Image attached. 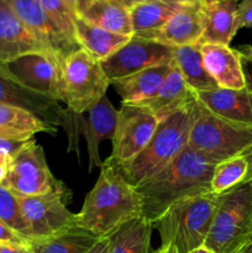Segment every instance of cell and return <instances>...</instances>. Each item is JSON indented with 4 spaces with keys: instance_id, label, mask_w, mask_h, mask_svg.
Instances as JSON below:
<instances>
[{
    "instance_id": "obj_1",
    "label": "cell",
    "mask_w": 252,
    "mask_h": 253,
    "mask_svg": "<svg viewBox=\"0 0 252 253\" xmlns=\"http://www.w3.org/2000/svg\"><path fill=\"white\" fill-rule=\"evenodd\" d=\"M142 210L136 187L126 182L118 168L103 162L98 180L77 214V226L105 239L123 225L142 217Z\"/></svg>"
},
{
    "instance_id": "obj_2",
    "label": "cell",
    "mask_w": 252,
    "mask_h": 253,
    "mask_svg": "<svg viewBox=\"0 0 252 253\" xmlns=\"http://www.w3.org/2000/svg\"><path fill=\"white\" fill-rule=\"evenodd\" d=\"M214 168L187 146L162 172L136 187L143 202L142 217L152 224L175 203L210 192Z\"/></svg>"
},
{
    "instance_id": "obj_3",
    "label": "cell",
    "mask_w": 252,
    "mask_h": 253,
    "mask_svg": "<svg viewBox=\"0 0 252 253\" xmlns=\"http://www.w3.org/2000/svg\"><path fill=\"white\" fill-rule=\"evenodd\" d=\"M195 116L197 98L187 106L162 119L142 152L127 165L116 167L126 182L137 187L170 165L188 146Z\"/></svg>"
},
{
    "instance_id": "obj_4",
    "label": "cell",
    "mask_w": 252,
    "mask_h": 253,
    "mask_svg": "<svg viewBox=\"0 0 252 253\" xmlns=\"http://www.w3.org/2000/svg\"><path fill=\"white\" fill-rule=\"evenodd\" d=\"M216 195L211 192L178 202L152 221L161 236V247L189 253L203 247L209 234Z\"/></svg>"
},
{
    "instance_id": "obj_5",
    "label": "cell",
    "mask_w": 252,
    "mask_h": 253,
    "mask_svg": "<svg viewBox=\"0 0 252 253\" xmlns=\"http://www.w3.org/2000/svg\"><path fill=\"white\" fill-rule=\"evenodd\" d=\"M252 241V185L241 184L217 194L204 247L214 253H237Z\"/></svg>"
},
{
    "instance_id": "obj_6",
    "label": "cell",
    "mask_w": 252,
    "mask_h": 253,
    "mask_svg": "<svg viewBox=\"0 0 252 253\" xmlns=\"http://www.w3.org/2000/svg\"><path fill=\"white\" fill-rule=\"evenodd\" d=\"M188 147L214 166L246 155L252 148V127L235 125L210 113L197 100V116Z\"/></svg>"
},
{
    "instance_id": "obj_7",
    "label": "cell",
    "mask_w": 252,
    "mask_h": 253,
    "mask_svg": "<svg viewBox=\"0 0 252 253\" xmlns=\"http://www.w3.org/2000/svg\"><path fill=\"white\" fill-rule=\"evenodd\" d=\"M110 81L100 62L78 49L68 56L62 66V103L68 110L82 114L106 95Z\"/></svg>"
},
{
    "instance_id": "obj_8",
    "label": "cell",
    "mask_w": 252,
    "mask_h": 253,
    "mask_svg": "<svg viewBox=\"0 0 252 253\" xmlns=\"http://www.w3.org/2000/svg\"><path fill=\"white\" fill-rule=\"evenodd\" d=\"M2 184L17 197L67 193L68 188L52 174L42 146L35 138L27 141L10 161L9 172Z\"/></svg>"
},
{
    "instance_id": "obj_9",
    "label": "cell",
    "mask_w": 252,
    "mask_h": 253,
    "mask_svg": "<svg viewBox=\"0 0 252 253\" xmlns=\"http://www.w3.org/2000/svg\"><path fill=\"white\" fill-rule=\"evenodd\" d=\"M116 120L118 110H115L106 95L82 114L66 109V118L62 127H64L68 136V151H76L79 155V136H84L88 147L89 172L103 165L99 155V147L103 141L113 140Z\"/></svg>"
},
{
    "instance_id": "obj_10",
    "label": "cell",
    "mask_w": 252,
    "mask_h": 253,
    "mask_svg": "<svg viewBox=\"0 0 252 253\" xmlns=\"http://www.w3.org/2000/svg\"><path fill=\"white\" fill-rule=\"evenodd\" d=\"M158 123L160 120L142 106L121 104L111 140L113 151L105 162L118 168L131 162L150 142Z\"/></svg>"
},
{
    "instance_id": "obj_11",
    "label": "cell",
    "mask_w": 252,
    "mask_h": 253,
    "mask_svg": "<svg viewBox=\"0 0 252 253\" xmlns=\"http://www.w3.org/2000/svg\"><path fill=\"white\" fill-rule=\"evenodd\" d=\"M71 199V192L19 197L30 241L47 239L77 226V214L67 208Z\"/></svg>"
},
{
    "instance_id": "obj_12",
    "label": "cell",
    "mask_w": 252,
    "mask_h": 253,
    "mask_svg": "<svg viewBox=\"0 0 252 253\" xmlns=\"http://www.w3.org/2000/svg\"><path fill=\"white\" fill-rule=\"evenodd\" d=\"M173 47L132 35L125 44L100 61V66L109 81L113 82L151 67L167 66L173 62Z\"/></svg>"
},
{
    "instance_id": "obj_13",
    "label": "cell",
    "mask_w": 252,
    "mask_h": 253,
    "mask_svg": "<svg viewBox=\"0 0 252 253\" xmlns=\"http://www.w3.org/2000/svg\"><path fill=\"white\" fill-rule=\"evenodd\" d=\"M4 66L22 86L62 103V67L48 54H24Z\"/></svg>"
},
{
    "instance_id": "obj_14",
    "label": "cell",
    "mask_w": 252,
    "mask_h": 253,
    "mask_svg": "<svg viewBox=\"0 0 252 253\" xmlns=\"http://www.w3.org/2000/svg\"><path fill=\"white\" fill-rule=\"evenodd\" d=\"M15 14L31 34L43 44L56 62L63 66L68 56L81 49L56 26L42 7L40 0H6Z\"/></svg>"
},
{
    "instance_id": "obj_15",
    "label": "cell",
    "mask_w": 252,
    "mask_h": 253,
    "mask_svg": "<svg viewBox=\"0 0 252 253\" xmlns=\"http://www.w3.org/2000/svg\"><path fill=\"white\" fill-rule=\"evenodd\" d=\"M0 104L15 105L31 111L51 127L63 125L66 109L58 101L29 90L17 83L5 69L4 62H0Z\"/></svg>"
},
{
    "instance_id": "obj_16",
    "label": "cell",
    "mask_w": 252,
    "mask_h": 253,
    "mask_svg": "<svg viewBox=\"0 0 252 253\" xmlns=\"http://www.w3.org/2000/svg\"><path fill=\"white\" fill-rule=\"evenodd\" d=\"M29 53H44L52 57L46 47L25 26L6 0H0V62L6 63Z\"/></svg>"
},
{
    "instance_id": "obj_17",
    "label": "cell",
    "mask_w": 252,
    "mask_h": 253,
    "mask_svg": "<svg viewBox=\"0 0 252 253\" xmlns=\"http://www.w3.org/2000/svg\"><path fill=\"white\" fill-rule=\"evenodd\" d=\"M204 32V10L203 1L182 5L167 22L150 40L170 47L197 44Z\"/></svg>"
},
{
    "instance_id": "obj_18",
    "label": "cell",
    "mask_w": 252,
    "mask_h": 253,
    "mask_svg": "<svg viewBox=\"0 0 252 253\" xmlns=\"http://www.w3.org/2000/svg\"><path fill=\"white\" fill-rule=\"evenodd\" d=\"M195 98L210 113L235 125L252 127V95L245 89L215 88L197 91Z\"/></svg>"
},
{
    "instance_id": "obj_19",
    "label": "cell",
    "mask_w": 252,
    "mask_h": 253,
    "mask_svg": "<svg viewBox=\"0 0 252 253\" xmlns=\"http://www.w3.org/2000/svg\"><path fill=\"white\" fill-rule=\"evenodd\" d=\"M205 69L219 88L245 89L241 56L237 49L222 44H200Z\"/></svg>"
},
{
    "instance_id": "obj_20",
    "label": "cell",
    "mask_w": 252,
    "mask_h": 253,
    "mask_svg": "<svg viewBox=\"0 0 252 253\" xmlns=\"http://www.w3.org/2000/svg\"><path fill=\"white\" fill-rule=\"evenodd\" d=\"M195 99V93L187 85L182 74L172 62V68L163 83L148 100L138 104L152 113L158 120L167 118L170 114L184 108Z\"/></svg>"
},
{
    "instance_id": "obj_21",
    "label": "cell",
    "mask_w": 252,
    "mask_h": 253,
    "mask_svg": "<svg viewBox=\"0 0 252 253\" xmlns=\"http://www.w3.org/2000/svg\"><path fill=\"white\" fill-rule=\"evenodd\" d=\"M240 0H217L203 2L204 32L199 44L230 46L236 35V11Z\"/></svg>"
},
{
    "instance_id": "obj_22",
    "label": "cell",
    "mask_w": 252,
    "mask_h": 253,
    "mask_svg": "<svg viewBox=\"0 0 252 253\" xmlns=\"http://www.w3.org/2000/svg\"><path fill=\"white\" fill-rule=\"evenodd\" d=\"M170 68L172 63L167 66L151 67L132 76L110 82V84L120 95L121 104L138 105L155 95L169 73Z\"/></svg>"
},
{
    "instance_id": "obj_23",
    "label": "cell",
    "mask_w": 252,
    "mask_h": 253,
    "mask_svg": "<svg viewBox=\"0 0 252 253\" xmlns=\"http://www.w3.org/2000/svg\"><path fill=\"white\" fill-rule=\"evenodd\" d=\"M39 132L56 135L57 128L47 125L26 109L0 104V137L29 141Z\"/></svg>"
},
{
    "instance_id": "obj_24",
    "label": "cell",
    "mask_w": 252,
    "mask_h": 253,
    "mask_svg": "<svg viewBox=\"0 0 252 253\" xmlns=\"http://www.w3.org/2000/svg\"><path fill=\"white\" fill-rule=\"evenodd\" d=\"M130 39L131 36L113 34L100 29L79 15L76 19V40L79 47L99 62L113 54Z\"/></svg>"
},
{
    "instance_id": "obj_25",
    "label": "cell",
    "mask_w": 252,
    "mask_h": 253,
    "mask_svg": "<svg viewBox=\"0 0 252 253\" xmlns=\"http://www.w3.org/2000/svg\"><path fill=\"white\" fill-rule=\"evenodd\" d=\"M182 5L168 4L160 0H145L128 9L135 36L151 39Z\"/></svg>"
},
{
    "instance_id": "obj_26",
    "label": "cell",
    "mask_w": 252,
    "mask_h": 253,
    "mask_svg": "<svg viewBox=\"0 0 252 253\" xmlns=\"http://www.w3.org/2000/svg\"><path fill=\"white\" fill-rule=\"evenodd\" d=\"M79 16L113 34L125 36L133 35L128 7L116 0H94L90 6Z\"/></svg>"
},
{
    "instance_id": "obj_27",
    "label": "cell",
    "mask_w": 252,
    "mask_h": 253,
    "mask_svg": "<svg viewBox=\"0 0 252 253\" xmlns=\"http://www.w3.org/2000/svg\"><path fill=\"white\" fill-rule=\"evenodd\" d=\"M173 48H174L173 63L182 74L187 85L194 93L217 88V84L209 76L203 63L199 43L173 47Z\"/></svg>"
},
{
    "instance_id": "obj_28",
    "label": "cell",
    "mask_w": 252,
    "mask_h": 253,
    "mask_svg": "<svg viewBox=\"0 0 252 253\" xmlns=\"http://www.w3.org/2000/svg\"><path fill=\"white\" fill-rule=\"evenodd\" d=\"M99 240L100 237L76 226L47 239L32 240L29 246L32 253H86Z\"/></svg>"
},
{
    "instance_id": "obj_29",
    "label": "cell",
    "mask_w": 252,
    "mask_h": 253,
    "mask_svg": "<svg viewBox=\"0 0 252 253\" xmlns=\"http://www.w3.org/2000/svg\"><path fill=\"white\" fill-rule=\"evenodd\" d=\"M152 224L145 217L123 225L109 236V253H152Z\"/></svg>"
},
{
    "instance_id": "obj_30",
    "label": "cell",
    "mask_w": 252,
    "mask_h": 253,
    "mask_svg": "<svg viewBox=\"0 0 252 253\" xmlns=\"http://www.w3.org/2000/svg\"><path fill=\"white\" fill-rule=\"evenodd\" d=\"M249 161L246 156H237L215 166L210 180V192L217 195L246 180Z\"/></svg>"
},
{
    "instance_id": "obj_31",
    "label": "cell",
    "mask_w": 252,
    "mask_h": 253,
    "mask_svg": "<svg viewBox=\"0 0 252 253\" xmlns=\"http://www.w3.org/2000/svg\"><path fill=\"white\" fill-rule=\"evenodd\" d=\"M0 221L30 242L29 229L22 216L19 197L4 184H0Z\"/></svg>"
},
{
    "instance_id": "obj_32",
    "label": "cell",
    "mask_w": 252,
    "mask_h": 253,
    "mask_svg": "<svg viewBox=\"0 0 252 253\" xmlns=\"http://www.w3.org/2000/svg\"><path fill=\"white\" fill-rule=\"evenodd\" d=\"M40 2L62 34L66 35L72 41L77 42L76 19L78 14L64 0H40Z\"/></svg>"
},
{
    "instance_id": "obj_33",
    "label": "cell",
    "mask_w": 252,
    "mask_h": 253,
    "mask_svg": "<svg viewBox=\"0 0 252 253\" xmlns=\"http://www.w3.org/2000/svg\"><path fill=\"white\" fill-rule=\"evenodd\" d=\"M252 29V0H240L236 11V30Z\"/></svg>"
},
{
    "instance_id": "obj_34",
    "label": "cell",
    "mask_w": 252,
    "mask_h": 253,
    "mask_svg": "<svg viewBox=\"0 0 252 253\" xmlns=\"http://www.w3.org/2000/svg\"><path fill=\"white\" fill-rule=\"evenodd\" d=\"M0 244H20V245H29L25 237L15 232L14 230L10 229L9 226L0 221Z\"/></svg>"
},
{
    "instance_id": "obj_35",
    "label": "cell",
    "mask_w": 252,
    "mask_h": 253,
    "mask_svg": "<svg viewBox=\"0 0 252 253\" xmlns=\"http://www.w3.org/2000/svg\"><path fill=\"white\" fill-rule=\"evenodd\" d=\"M27 141H21V140H12V138H4L0 137V152L5 153V155L12 156L16 152H19L22 148V146L26 143Z\"/></svg>"
},
{
    "instance_id": "obj_36",
    "label": "cell",
    "mask_w": 252,
    "mask_h": 253,
    "mask_svg": "<svg viewBox=\"0 0 252 253\" xmlns=\"http://www.w3.org/2000/svg\"><path fill=\"white\" fill-rule=\"evenodd\" d=\"M240 56H241L242 69H244L246 89L250 91V94L252 95V58L251 57L244 56V54H241V53H240Z\"/></svg>"
},
{
    "instance_id": "obj_37",
    "label": "cell",
    "mask_w": 252,
    "mask_h": 253,
    "mask_svg": "<svg viewBox=\"0 0 252 253\" xmlns=\"http://www.w3.org/2000/svg\"><path fill=\"white\" fill-rule=\"evenodd\" d=\"M0 253H32L29 245L0 244Z\"/></svg>"
},
{
    "instance_id": "obj_38",
    "label": "cell",
    "mask_w": 252,
    "mask_h": 253,
    "mask_svg": "<svg viewBox=\"0 0 252 253\" xmlns=\"http://www.w3.org/2000/svg\"><path fill=\"white\" fill-rule=\"evenodd\" d=\"M74 11L77 12L78 15H82L89 6L91 5V2L94 0H64Z\"/></svg>"
},
{
    "instance_id": "obj_39",
    "label": "cell",
    "mask_w": 252,
    "mask_h": 253,
    "mask_svg": "<svg viewBox=\"0 0 252 253\" xmlns=\"http://www.w3.org/2000/svg\"><path fill=\"white\" fill-rule=\"evenodd\" d=\"M10 161H11V157H10V156L0 152V184H2V182H4L5 178H6L7 172H9Z\"/></svg>"
},
{
    "instance_id": "obj_40",
    "label": "cell",
    "mask_w": 252,
    "mask_h": 253,
    "mask_svg": "<svg viewBox=\"0 0 252 253\" xmlns=\"http://www.w3.org/2000/svg\"><path fill=\"white\" fill-rule=\"evenodd\" d=\"M86 253H109V237L99 240Z\"/></svg>"
},
{
    "instance_id": "obj_41",
    "label": "cell",
    "mask_w": 252,
    "mask_h": 253,
    "mask_svg": "<svg viewBox=\"0 0 252 253\" xmlns=\"http://www.w3.org/2000/svg\"><path fill=\"white\" fill-rule=\"evenodd\" d=\"M245 156H246L247 161H249V172H247L246 180L247 182L251 183V185H252V148Z\"/></svg>"
},
{
    "instance_id": "obj_42",
    "label": "cell",
    "mask_w": 252,
    "mask_h": 253,
    "mask_svg": "<svg viewBox=\"0 0 252 253\" xmlns=\"http://www.w3.org/2000/svg\"><path fill=\"white\" fill-rule=\"evenodd\" d=\"M237 51L240 52L241 54L247 57H251L252 58V44H246V46H241Z\"/></svg>"
},
{
    "instance_id": "obj_43",
    "label": "cell",
    "mask_w": 252,
    "mask_h": 253,
    "mask_svg": "<svg viewBox=\"0 0 252 253\" xmlns=\"http://www.w3.org/2000/svg\"><path fill=\"white\" fill-rule=\"evenodd\" d=\"M160 1L168 2V4H178V5H185L190 4V2L199 1V0H160Z\"/></svg>"
},
{
    "instance_id": "obj_44",
    "label": "cell",
    "mask_w": 252,
    "mask_h": 253,
    "mask_svg": "<svg viewBox=\"0 0 252 253\" xmlns=\"http://www.w3.org/2000/svg\"><path fill=\"white\" fill-rule=\"evenodd\" d=\"M116 1H119L120 4L125 5L126 7H128L130 9L131 6H133L135 4H138V2H142L145 1V0H116Z\"/></svg>"
},
{
    "instance_id": "obj_45",
    "label": "cell",
    "mask_w": 252,
    "mask_h": 253,
    "mask_svg": "<svg viewBox=\"0 0 252 253\" xmlns=\"http://www.w3.org/2000/svg\"><path fill=\"white\" fill-rule=\"evenodd\" d=\"M152 253H175V251L172 247H160V249L156 250Z\"/></svg>"
},
{
    "instance_id": "obj_46",
    "label": "cell",
    "mask_w": 252,
    "mask_h": 253,
    "mask_svg": "<svg viewBox=\"0 0 252 253\" xmlns=\"http://www.w3.org/2000/svg\"><path fill=\"white\" fill-rule=\"evenodd\" d=\"M237 253H252V241L249 242V244H247L244 249L240 250Z\"/></svg>"
},
{
    "instance_id": "obj_47",
    "label": "cell",
    "mask_w": 252,
    "mask_h": 253,
    "mask_svg": "<svg viewBox=\"0 0 252 253\" xmlns=\"http://www.w3.org/2000/svg\"><path fill=\"white\" fill-rule=\"evenodd\" d=\"M189 253H214L212 251H210V250H208L207 247H199V249H197V250H194V251H192V252H189Z\"/></svg>"
},
{
    "instance_id": "obj_48",
    "label": "cell",
    "mask_w": 252,
    "mask_h": 253,
    "mask_svg": "<svg viewBox=\"0 0 252 253\" xmlns=\"http://www.w3.org/2000/svg\"><path fill=\"white\" fill-rule=\"evenodd\" d=\"M203 2H212V1H217V0H202Z\"/></svg>"
}]
</instances>
